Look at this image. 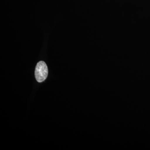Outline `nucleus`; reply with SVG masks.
<instances>
[{
    "label": "nucleus",
    "instance_id": "1",
    "mask_svg": "<svg viewBox=\"0 0 150 150\" xmlns=\"http://www.w3.org/2000/svg\"><path fill=\"white\" fill-rule=\"evenodd\" d=\"M48 69L45 62L40 61L37 63L35 71L36 81L40 83L45 80L48 76Z\"/></svg>",
    "mask_w": 150,
    "mask_h": 150
}]
</instances>
